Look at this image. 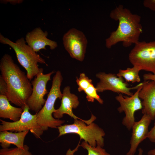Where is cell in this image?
Instances as JSON below:
<instances>
[{
    "instance_id": "30bf717a",
    "label": "cell",
    "mask_w": 155,
    "mask_h": 155,
    "mask_svg": "<svg viewBox=\"0 0 155 155\" xmlns=\"http://www.w3.org/2000/svg\"><path fill=\"white\" fill-rule=\"evenodd\" d=\"M143 84L140 86L131 96H123L122 94H119L115 97L120 104L117 108L118 111L120 113L124 112L125 113V116L123 119L122 123L129 130L131 129L135 122V113L143 108L142 102L138 94Z\"/></svg>"
},
{
    "instance_id": "7c38bea8",
    "label": "cell",
    "mask_w": 155,
    "mask_h": 155,
    "mask_svg": "<svg viewBox=\"0 0 155 155\" xmlns=\"http://www.w3.org/2000/svg\"><path fill=\"white\" fill-rule=\"evenodd\" d=\"M152 121L149 116L144 114L139 121L135 122L131 129L130 148L126 155H134L139 144L147 138Z\"/></svg>"
},
{
    "instance_id": "3957f363",
    "label": "cell",
    "mask_w": 155,
    "mask_h": 155,
    "mask_svg": "<svg viewBox=\"0 0 155 155\" xmlns=\"http://www.w3.org/2000/svg\"><path fill=\"white\" fill-rule=\"evenodd\" d=\"M0 42L9 45L14 51L19 63L26 71V75L30 80L40 71L38 63L46 65L45 60L26 44L22 37L14 42L0 34Z\"/></svg>"
},
{
    "instance_id": "5bb4252c",
    "label": "cell",
    "mask_w": 155,
    "mask_h": 155,
    "mask_svg": "<svg viewBox=\"0 0 155 155\" xmlns=\"http://www.w3.org/2000/svg\"><path fill=\"white\" fill-rule=\"evenodd\" d=\"M138 96L143 100L142 113L148 115L152 120H154L155 118V82H144Z\"/></svg>"
},
{
    "instance_id": "2e32d148",
    "label": "cell",
    "mask_w": 155,
    "mask_h": 155,
    "mask_svg": "<svg viewBox=\"0 0 155 155\" xmlns=\"http://www.w3.org/2000/svg\"><path fill=\"white\" fill-rule=\"evenodd\" d=\"M29 131L13 133L12 131H0V145L3 148H9L11 144L22 149L24 148V141Z\"/></svg>"
},
{
    "instance_id": "8fae6325",
    "label": "cell",
    "mask_w": 155,
    "mask_h": 155,
    "mask_svg": "<svg viewBox=\"0 0 155 155\" xmlns=\"http://www.w3.org/2000/svg\"><path fill=\"white\" fill-rule=\"evenodd\" d=\"M63 43L65 49L73 58L82 61L87 44L83 33L75 28L69 30L63 36Z\"/></svg>"
},
{
    "instance_id": "44dd1931",
    "label": "cell",
    "mask_w": 155,
    "mask_h": 155,
    "mask_svg": "<svg viewBox=\"0 0 155 155\" xmlns=\"http://www.w3.org/2000/svg\"><path fill=\"white\" fill-rule=\"evenodd\" d=\"M86 94V98L88 102H93L96 100L100 104L103 103V100L97 93L96 88L92 84L84 91Z\"/></svg>"
},
{
    "instance_id": "4316f807",
    "label": "cell",
    "mask_w": 155,
    "mask_h": 155,
    "mask_svg": "<svg viewBox=\"0 0 155 155\" xmlns=\"http://www.w3.org/2000/svg\"><path fill=\"white\" fill-rule=\"evenodd\" d=\"M144 81H153L155 82V73L153 74L148 73L144 74L143 75Z\"/></svg>"
},
{
    "instance_id": "d6986e66",
    "label": "cell",
    "mask_w": 155,
    "mask_h": 155,
    "mask_svg": "<svg viewBox=\"0 0 155 155\" xmlns=\"http://www.w3.org/2000/svg\"><path fill=\"white\" fill-rule=\"evenodd\" d=\"M29 150V146L25 144L23 149L17 147L2 148L0 150V155H32Z\"/></svg>"
},
{
    "instance_id": "83f0119b",
    "label": "cell",
    "mask_w": 155,
    "mask_h": 155,
    "mask_svg": "<svg viewBox=\"0 0 155 155\" xmlns=\"http://www.w3.org/2000/svg\"><path fill=\"white\" fill-rule=\"evenodd\" d=\"M147 154L148 155H155V148L149 151Z\"/></svg>"
},
{
    "instance_id": "ffe728a7",
    "label": "cell",
    "mask_w": 155,
    "mask_h": 155,
    "mask_svg": "<svg viewBox=\"0 0 155 155\" xmlns=\"http://www.w3.org/2000/svg\"><path fill=\"white\" fill-rule=\"evenodd\" d=\"M81 146L87 150V155H111L102 147L98 145L93 147L84 141L82 143Z\"/></svg>"
},
{
    "instance_id": "d4e9b609",
    "label": "cell",
    "mask_w": 155,
    "mask_h": 155,
    "mask_svg": "<svg viewBox=\"0 0 155 155\" xmlns=\"http://www.w3.org/2000/svg\"><path fill=\"white\" fill-rule=\"evenodd\" d=\"M153 127L149 131L147 138L152 142L155 143V118Z\"/></svg>"
},
{
    "instance_id": "7402d4cb",
    "label": "cell",
    "mask_w": 155,
    "mask_h": 155,
    "mask_svg": "<svg viewBox=\"0 0 155 155\" xmlns=\"http://www.w3.org/2000/svg\"><path fill=\"white\" fill-rule=\"evenodd\" d=\"M76 82L78 85L79 92L84 91L92 84V80L89 79L84 73H81L79 78H76Z\"/></svg>"
},
{
    "instance_id": "f1b7e54d",
    "label": "cell",
    "mask_w": 155,
    "mask_h": 155,
    "mask_svg": "<svg viewBox=\"0 0 155 155\" xmlns=\"http://www.w3.org/2000/svg\"><path fill=\"white\" fill-rule=\"evenodd\" d=\"M143 151L142 148H140L138 149V153L137 155H143Z\"/></svg>"
},
{
    "instance_id": "9a60e30c",
    "label": "cell",
    "mask_w": 155,
    "mask_h": 155,
    "mask_svg": "<svg viewBox=\"0 0 155 155\" xmlns=\"http://www.w3.org/2000/svg\"><path fill=\"white\" fill-rule=\"evenodd\" d=\"M62 94L60 106L53 113L54 117L59 119L62 118L64 114H66L74 119L83 120L76 116L72 111L73 109L76 108L79 104L78 97L70 92L69 86L64 88Z\"/></svg>"
},
{
    "instance_id": "9c48e42d",
    "label": "cell",
    "mask_w": 155,
    "mask_h": 155,
    "mask_svg": "<svg viewBox=\"0 0 155 155\" xmlns=\"http://www.w3.org/2000/svg\"><path fill=\"white\" fill-rule=\"evenodd\" d=\"M96 76L100 79V81L96 87L98 92L110 90L119 94H124L131 96L133 94L131 90L137 89L143 84V82L140 83L134 87H129L128 84L124 81L123 78L118 77L115 74L100 72L97 73Z\"/></svg>"
},
{
    "instance_id": "8992f818",
    "label": "cell",
    "mask_w": 155,
    "mask_h": 155,
    "mask_svg": "<svg viewBox=\"0 0 155 155\" xmlns=\"http://www.w3.org/2000/svg\"><path fill=\"white\" fill-rule=\"evenodd\" d=\"M129 59L133 66L155 73V41L139 42L130 52Z\"/></svg>"
},
{
    "instance_id": "52a82bcc",
    "label": "cell",
    "mask_w": 155,
    "mask_h": 155,
    "mask_svg": "<svg viewBox=\"0 0 155 155\" xmlns=\"http://www.w3.org/2000/svg\"><path fill=\"white\" fill-rule=\"evenodd\" d=\"M23 110L20 119L16 121L9 122L1 119L0 131L20 132L30 131L36 138H40L43 131L37 123L36 114H31L27 104L24 106Z\"/></svg>"
},
{
    "instance_id": "ba28073f",
    "label": "cell",
    "mask_w": 155,
    "mask_h": 155,
    "mask_svg": "<svg viewBox=\"0 0 155 155\" xmlns=\"http://www.w3.org/2000/svg\"><path fill=\"white\" fill-rule=\"evenodd\" d=\"M43 71V68H41L38 73L32 81V92L27 103L30 110L36 113L42 109L45 102L46 100L44 97L48 92L46 85L51 80V75L54 73L53 71L44 74Z\"/></svg>"
},
{
    "instance_id": "5b68a950",
    "label": "cell",
    "mask_w": 155,
    "mask_h": 155,
    "mask_svg": "<svg viewBox=\"0 0 155 155\" xmlns=\"http://www.w3.org/2000/svg\"><path fill=\"white\" fill-rule=\"evenodd\" d=\"M96 118L92 115L88 120L76 119L72 124L62 125L57 128L58 136L67 134L75 133L79 136L80 140H84L90 145L93 147L98 145L103 147L105 133L102 129L92 123Z\"/></svg>"
},
{
    "instance_id": "6da1fadb",
    "label": "cell",
    "mask_w": 155,
    "mask_h": 155,
    "mask_svg": "<svg viewBox=\"0 0 155 155\" xmlns=\"http://www.w3.org/2000/svg\"><path fill=\"white\" fill-rule=\"evenodd\" d=\"M0 70L7 85V98L11 103L23 109L32 92L30 80L8 54H5L1 57Z\"/></svg>"
},
{
    "instance_id": "ac0fdd59",
    "label": "cell",
    "mask_w": 155,
    "mask_h": 155,
    "mask_svg": "<svg viewBox=\"0 0 155 155\" xmlns=\"http://www.w3.org/2000/svg\"><path fill=\"white\" fill-rule=\"evenodd\" d=\"M141 70L138 67L133 66L132 67H128L125 70L119 69L116 75L118 77L124 78L127 82H139L141 81L139 75V72Z\"/></svg>"
},
{
    "instance_id": "277c9868",
    "label": "cell",
    "mask_w": 155,
    "mask_h": 155,
    "mask_svg": "<svg viewBox=\"0 0 155 155\" xmlns=\"http://www.w3.org/2000/svg\"><path fill=\"white\" fill-rule=\"evenodd\" d=\"M63 79L61 72L57 71L53 78L51 87L44 105L36 113L37 123L43 131L47 130L49 128H57L65 122L52 116L56 110L54 107L56 100L58 98L61 99L63 96L60 90Z\"/></svg>"
},
{
    "instance_id": "e0dca14e",
    "label": "cell",
    "mask_w": 155,
    "mask_h": 155,
    "mask_svg": "<svg viewBox=\"0 0 155 155\" xmlns=\"http://www.w3.org/2000/svg\"><path fill=\"white\" fill-rule=\"evenodd\" d=\"M23 110L21 107H14L10 103L5 95H0V117L16 122L20 118Z\"/></svg>"
},
{
    "instance_id": "cb8c5ba5",
    "label": "cell",
    "mask_w": 155,
    "mask_h": 155,
    "mask_svg": "<svg viewBox=\"0 0 155 155\" xmlns=\"http://www.w3.org/2000/svg\"><path fill=\"white\" fill-rule=\"evenodd\" d=\"M143 4L145 7L155 11V0H145L144 1Z\"/></svg>"
},
{
    "instance_id": "7a4b0ae2",
    "label": "cell",
    "mask_w": 155,
    "mask_h": 155,
    "mask_svg": "<svg viewBox=\"0 0 155 155\" xmlns=\"http://www.w3.org/2000/svg\"><path fill=\"white\" fill-rule=\"evenodd\" d=\"M110 16L112 19L118 21L119 25L116 30L112 32L105 40L107 48H110L121 42H122L124 47H129L139 41L140 36L142 32L140 16L132 13L130 10L121 5L111 11Z\"/></svg>"
},
{
    "instance_id": "603a6c76",
    "label": "cell",
    "mask_w": 155,
    "mask_h": 155,
    "mask_svg": "<svg viewBox=\"0 0 155 155\" xmlns=\"http://www.w3.org/2000/svg\"><path fill=\"white\" fill-rule=\"evenodd\" d=\"M7 90L6 83L0 75V95H6Z\"/></svg>"
},
{
    "instance_id": "484cf974",
    "label": "cell",
    "mask_w": 155,
    "mask_h": 155,
    "mask_svg": "<svg viewBox=\"0 0 155 155\" xmlns=\"http://www.w3.org/2000/svg\"><path fill=\"white\" fill-rule=\"evenodd\" d=\"M23 0H0V3L3 4H7V3L13 5L21 4L22 3Z\"/></svg>"
},
{
    "instance_id": "4fadbf2b",
    "label": "cell",
    "mask_w": 155,
    "mask_h": 155,
    "mask_svg": "<svg viewBox=\"0 0 155 155\" xmlns=\"http://www.w3.org/2000/svg\"><path fill=\"white\" fill-rule=\"evenodd\" d=\"M48 35L47 31H44L40 28L37 27L27 33L25 40L28 45L36 53L41 49L46 50V46L54 50L57 47V44L48 38Z\"/></svg>"
}]
</instances>
